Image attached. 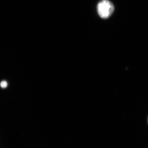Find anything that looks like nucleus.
Returning <instances> with one entry per match:
<instances>
[{
  "label": "nucleus",
  "instance_id": "f257e3e1",
  "mask_svg": "<svg viewBox=\"0 0 148 148\" xmlns=\"http://www.w3.org/2000/svg\"><path fill=\"white\" fill-rule=\"evenodd\" d=\"M97 9L98 14L101 18L107 19L113 13L114 8L112 3L108 0H102L98 3Z\"/></svg>",
  "mask_w": 148,
  "mask_h": 148
},
{
  "label": "nucleus",
  "instance_id": "f03ea898",
  "mask_svg": "<svg viewBox=\"0 0 148 148\" xmlns=\"http://www.w3.org/2000/svg\"><path fill=\"white\" fill-rule=\"evenodd\" d=\"M0 86H1V87L2 88H5L8 86L7 82L5 81H3L1 82Z\"/></svg>",
  "mask_w": 148,
  "mask_h": 148
}]
</instances>
